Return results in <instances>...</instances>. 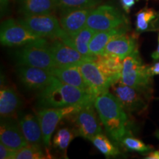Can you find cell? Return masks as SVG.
Segmentation results:
<instances>
[{"instance_id": "1", "label": "cell", "mask_w": 159, "mask_h": 159, "mask_svg": "<svg viewBox=\"0 0 159 159\" xmlns=\"http://www.w3.org/2000/svg\"><path fill=\"white\" fill-rule=\"evenodd\" d=\"M91 93L61 82L53 77L52 82L41 90L37 97L39 108H63L74 105H86L94 102Z\"/></svg>"}, {"instance_id": "2", "label": "cell", "mask_w": 159, "mask_h": 159, "mask_svg": "<svg viewBox=\"0 0 159 159\" xmlns=\"http://www.w3.org/2000/svg\"><path fill=\"white\" fill-rule=\"evenodd\" d=\"M94 106L107 134L114 142H120L128 130V117L118 99L109 91L97 96Z\"/></svg>"}, {"instance_id": "3", "label": "cell", "mask_w": 159, "mask_h": 159, "mask_svg": "<svg viewBox=\"0 0 159 159\" xmlns=\"http://www.w3.org/2000/svg\"><path fill=\"white\" fill-rule=\"evenodd\" d=\"M16 62L19 66H27L51 70L56 67L50 50V43L45 38H40L21 47L15 52Z\"/></svg>"}, {"instance_id": "4", "label": "cell", "mask_w": 159, "mask_h": 159, "mask_svg": "<svg viewBox=\"0 0 159 159\" xmlns=\"http://www.w3.org/2000/svg\"><path fill=\"white\" fill-rule=\"evenodd\" d=\"M152 77L143 64L138 49L123 59L120 81L123 84L152 94Z\"/></svg>"}, {"instance_id": "5", "label": "cell", "mask_w": 159, "mask_h": 159, "mask_svg": "<svg viewBox=\"0 0 159 159\" xmlns=\"http://www.w3.org/2000/svg\"><path fill=\"white\" fill-rule=\"evenodd\" d=\"M111 90L126 112L130 114L144 113L152 97V94L123 84L120 80L111 85Z\"/></svg>"}, {"instance_id": "6", "label": "cell", "mask_w": 159, "mask_h": 159, "mask_svg": "<svg viewBox=\"0 0 159 159\" xmlns=\"http://www.w3.org/2000/svg\"><path fill=\"white\" fill-rule=\"evenodd\" d=\"M85 105H74L63 108H39L37 111L45 148H49L53 133L61 119L75 116Z\"/></svg>"}, {"instance_id": "7", "label": "cell", "mask_w": 159, "mask_h": 159, "mask_svg": "<svg viewBox=\"0 0 159 159\" xmlns=\"http://www.w3.org/2000/svg\"><path fill=\"white\" fill-rule=\"evenodd\" d=\"M128 26V19L120 10L112 5H103L91 10L86 27L94 31H104Z\"/></svg>"}, {"instance_id": "8", "label": "cell", "mask_w": 159, "mask_h": 159, "mask_svg": "<svg viewBox=\"0 0 159 159\" xmlns=\"http://www.w3.org/2000/svg\"><path fill=\"white\" fill-rule=\"evenodd\" d=\"M17 21L40 37L62 41L69 36L61 27L59 20L53 14L23 16L19 18Z\"/></svg>"}, {"instance_id": "9", "label": "cell", "mask_w": 159, "mask_h": 159, "mask_svg": "<svg viewBox=\"0 0 159 159\" xmlns=\"http://www.w3.org/2000/svg\"><path fill=\"white\" fill-rule=\"evenodd\" d=\"M42 37L35 34L13 19H6L1 25L0 41L3 46L22 47Z\"/></svg>"}, {"instance_id": "10", "label": "cell", "mask_w": 159, "mask_h": 159, "mask_svg": "<svg viewBox=\"0 0 159 159\" xmlns=\"http://www.w3.org/2000/svg\"><path fill=\"white\" fill-rule=\"evenodd\" d=\"M96 111L93 102L83 105V108L75 115V128L78 136L91 140L97 134L102 132Z\"/></svg>"}, {"instance_id": "11", "label": "cell", "mask_w": 159, "mask_h": 159, "mask_svg": "<svg viewBox=\"0 0 159 159\" xmlns=\"http://www.w3.org/2000/svg\"><path fill=\"white\" fill-rule=\"evenodd\" d=\"M79 66L89 90L95 97L108 91L114 83L101 71L94 61H84Z\"/></svg>"}, {"instance_id": "12", "label": "cell", "mask_w": 159, "mask_h": 159, "mask_svg": "<svg viewBox=\"0 0 159 159\" xmlns=\"http://www.w3.org/2000/svg\"><path fill=\"white\" fill-rule=\"evenodd\" d=\"M50 50L56 66L64 67L80 66L86 61H95L96 57H89L80 53L76 49L66 44L60 39H54L50 43Z\"/></svg>"}, {"instance_id": "13", "label": "cell", "mask_w": 159, "mask_h": 159, "mask_svg": "<svg viewBox=\"0 0 159 159\" xmlns=\"http://www.w3.org/2000/svg\"><path fill=\"white\" fill-rule=\"evenodd\" d=\"M16 73L24 86L33 91L42 90L52 82L54 77L50 70L27 66H19Z\"/></svg>"}, {"instance_id": "14", "label": "cell", "mask_w": 159, "mask_h": 159, "mask_svg": "<svg viewBox=\"0 0 159 159\" xmlns=\"http://www.w3.org/2000/svg\"><path fill=\"white\" fill-rule=\"evenodd\" d=\"M93 8L60 9L59 21L61 27L73 39L86 26V21Z\"/></svg>"}, {"instance_id": "15", "label": "cell", "mask_w": 159, "mask_h": 159, "mask_svg": "<svg viewBox=\"0 0 159 159\" xmlns=\"http://www.w3.org/2000/svg\"><path fill=\"white\" fill-rule=\"evenodd\" d=\"M0 140L5 146L13 150H19L28 145L19 122L13 117H1Z\"/></svg>"}, {"instance_id": "16", "label": "cell", "mask_w": 159, "mask_h": 159, "mask_svg": "<svg viewBox=\"0 0 159 159\" xmlns=\"http://www.w3.org/2000/svg\"><path fill=\"white\" fill-rule=\"evenodd\" d=\"M136 40L134 35L128 34V33L114 35L107 44L103 55L125 59L138 49Z\"/></svg>"}, {"instance_id": "17", "label": "cell", "mask_w": 159, "mask_h": 159, "mask_svg": "<svg viewBox=\"0 0 159 159\" xmlns=\"http://www.w3.org/2000/svg\"><path fill=\"white\" fill-rule=\"evenodd\" d=\"M18 122L28 144L38 146L43 144L42 130L37 116L32 114H24L20 116Z\"/></svg>"}, {"instance_id": "18", "label": "cell", "mask_w": 159, "mask_h": 159, "mask_svg": "<svg viewBox=\"0 0 159 159\" xmlns=\"http://www.w3.org/2000/svg\"><path fill=\"white\" fill-rule=\"evenodd\" d=\"M50 71L53 76L60 80L61 82L83 89L91 93L79 66H71L64 67L56 66L55 68L51 69Z\"/></svg>"}, {"instance_id": "19", "label": "cell", "mask_w": 159, "mask_h": 159, "mask_svg": "<svg viewBox=\"0 0 159 159\" xmlns=\"http://www.w3.org/2000/svg\"><path fill=\"white\" fill-rule=\"evenodd\" d=\"M23 16L52 14L57 8L55 0H16Z\"/></svg>"}, {"instance_id": "20", "label": "cell", "mask_w": 159, "mask_h": 159, "mask_svg": "<svg viewBox=\"0 0 159 159\" xmlns=\"http://www.w3.org/2000/svg\"><path fill=\"white\" fill-rule=\"evenodd\" d=\"M21 105L18 92L9 86L2 87L0 91V115L1 117H13Z\"/></svg>"}, {"instance_id": "21", "label": "cell", "mask_w": 159, "mask_h": 159, "mask_svg": "<svg viewBox=\"0 0 159 159\" xmlns=\"http://www.w3.org/2000/svg\"><path fill=\"white\" fill-rule=\"evenodd\" d=\"M128 26H124L108 30L95 32L89 43V50L91 55L92 56L102 55L109 41L117 34L128 33Z\"/></svg>"}, {"instance_id": "22", "label": "cell", "mask_w": 159, "mask_h": 159, "mask_svg": "<svg viewBox=\"0 0 159 159\" xmlns=\"http://www.w3.org/2000/svg\"><path fill=\"white\" fill-rule=\"evenodd\" d=\"M157 30H159V12L147 7L140 10L136 15V33Z\"/></svg>"}, {"instance_id": "23", "label": "cell", "mask_w": 159, "mask_h": 159, "mask_svg": "<svg viewBox=\"0 0 159 159\" xmlns=\"http://www.w3.org/2000/svg\"><path fill=\"white\" fill-rule=\"evenodd\" d=\"M95 62L104 74L113 81L116 82L120 80L123 60L118 57L108 55H97Z\"/></svg>"}, {"instance_id": "24", "label": "cell", "mask_w": 159, "mask_h": 159, "mask_svg": "<svg viewBox=\"0 0 159 159\" xmlns=\"http://www.w3.org/2000/svg\"><path fill=\"white\" fill-rule=\"evenodd\" d=\"M78 136L75 128H61L53 138V148L63 158H67L66 152L71 141Z\"/></svg>"}, {"instance_id": "25", "label": "cell", "mask_w": 159, "mask_h": 159, "mask_svg": "<svg viewBox=\"0 0 159 159\" xmlns=\"http://www.w3.org/2000/svg\"><path fill=\"white\" fill-rule=\"evenodd\" d=\"M94 30L85 27L83 30H81L73 38L72 41L74 47L81 53L83 55L89 57H96L97 56H92L89 50V43L91 38L95 33Z\"/></svg>"}, {"instance_id": "26", "label": "cell", "mask_w": 159, "mask_h": 159, "mask_svg": "<svg viewBox=\"0 0 159 159\" xmlns=\"http://www.w3.org/2000/svg\"><path fill=\"white\" fill-rule=\"evenodd\" d=\"M119 143L125 150L137 152L143 155H147L153 150L152 147L145 144L140 139L133 136L130 131L122 137Z\"/></svg>"}, {"instance_id": "27", "label": "cell", "mask_w": 159, "mask_h": 159, "mask_svg": "<svg viewBox=\"0 0 159 159\" xmlns=\"http://www.w3.org/2000/svg\"><path fill=\"white\" fill-rule=\"evenodd\" d=\"M91 141L95 148L107 158L115 157L120 154V151L119 149L114 146L110 139L102 133L97 134L94 137H93Z\"/></svg>"}, {"instance_id": "28", "label": "cell", "mask_w": 159, "mask_h": 159, "mask_svg": "<svg viewBox=\"0 0 159 159\" xmlns=\"http://www.w3.org/2000/svg\"><path fill=\"white\" fill-rule=\"evenodd\" d=\"M50 154L44 153L41 146L28 144L16 151L13 159H44L50 158Z\"/></svg>"}, {"instance_id": "29", "label": "cell", "mask_w": 159, "mask_h": 159, "mask_svg": "<svg viewBox=\"0 0 159 159\" xmlns=\"http://www.w3.org/2000/svg\"><path fill=\"white\" fill-rule=\"evenodd\" d=\"M57 9L94 8L102 0H55Z\"/></svg>"}, {"instance_id": "30", "label": "cell", "mask_w": 159, "mask_h": 159, "mask_svg": "<svg viewBox=\"0 0 159 159\" xmlns=\"http://www.w3.org/2000/svg\"><path fill=\"white\" fill-rule=\"evenodd\" d=\"M16 150H11L7 148L3 143L0 144V158L1 159H13V156Z\"/></svg>"}, {"instance_id": "31", "label": "cell", "mask_w": 159, "mask_h": 159, "mask_svg": "<svg viewBox=\"0 0 159 159\" xmlns=\"http://www.w3.org/2000/svg\"><path fill=\"white\" fill-rule=\"evenodd\" d=\"M13 0H0L1 16H5L11 12V2Z\"/></svg>"}, {"instance_id": "32", "label": "cell", "mask_w": 159, "mask_h": 159, "mask_svg": "<svg viewBox=\"0 0 159 159\" xmlns=\"http://www.w3.org/2000/svg\"><path fill=\"white\" fill-rule=\"evenodd\" d=\"M122 8L127 13H130L131 8L135 5L138 0H120Z\"/></svg>"}, {"instance_id": "33", "label": "cell", "mask_w": 159, "mask_h": 159, "mask_svg": "<svg viewBox=\"0 0 159 159\" xmlns=\"http://www.w3.org/2000/svg\"><path fill=\"white\" fill-rule=\"evenodd\" d=\"M148 72L152 77H153L154 75H159V62L148 66Z\"/></svg>"}, {"instance_id": "34", "label": "cell", "mask_w": 159, "mask_h": 159, "mask_svg": "<svg viewBox=\"0 0 159 159\" xmlns=\"http://www.w3.org/2000/svg\"><path fill=\"white\" fill-rule=\"evenodd\" d=\"M146 159H159V150L151 151L147 155H145Z\"/></svg>"}, {"instance_id": "35", "label": "cell", "mask_w": 159, "mask_h": 159, "mask_svg": "<svg viewBox=\"0 0 159 159\" xmlns=\"http://www.w3.org/2000/svg\"><path fill=\"white\" fill-rule=\"evenodd\" d=\"M151 57H152V58L153 59L154 61H158V60H159V34L158 38V47H157L156 50L154 52L152 53Z\"/></svg>"}, {"instance_id": "36", "label": "cell", "mask_w": 159, "mask_h": 159, "mask_svg": "<svg viewBox=\"0 0 159 159\" xmlns=\"http://www.w3.org/2000/svg\"><path fill=\"white\" fill-rule=\"evenodd\" d=\"M156 136L157 138H158V139H159V130H158V131H157V132H156Z\"/></svg>"}]
</instances>
